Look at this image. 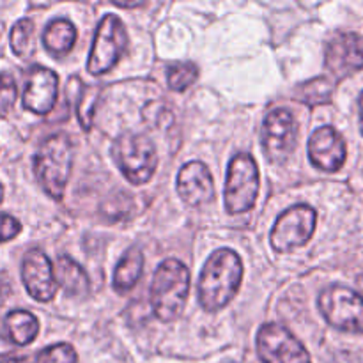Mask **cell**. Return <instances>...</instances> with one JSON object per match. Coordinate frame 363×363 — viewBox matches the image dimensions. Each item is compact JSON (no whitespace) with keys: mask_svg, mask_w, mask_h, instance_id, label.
Returning <instances> with one entry per match:
<instances>
[{"mask_svg":"<svg viewBox=\"0 0 363 363\" xmlns=\"http://www.w3.org/2000/svg\"><path fill=\"white\" fill-rule=\"evenodd\" d=\"M243 280V262L230 248L216 250L199 277V303L206 312H218L236 298Z\"/></svg>","mask_w":363,"mask_h":363,"instance_id":"1","label":"cell"},{"mask_svg":"<svg viewBox=\"0 0 363 363\" xmlns=\"http://www.w3.org/2000/svg\"><path fill=\"white\" fill-rule=\"evenodd\" d=\"M190 294V269L177 259H165L151 284V307L156 319L172 323L183 314Z\"/></svg>","mask_w":363,"mask_h":363,"instance_id":"2","label":"cell"},{"mask_svg":"<svg viewBox=\"0 0 363 363\" xmlns=\"http://www.w3.org/2000/svg\"><path fill=\"white\" fill-rule=\"evenodd\" d=\"M73 169V144L66 133H55L39 145L34 172L39 184L53 201H62Z\"/></svg>","mask_w":363,"mask_h":363,"instance_id":"3","label":"cell"},{"mask_svg":"<svg viewBox=\"0 0 363 363\" xmlns=\"http://www.w3.org/2000/svg\"><path fill=\"white\" fill-rule=\"evenodd\" d=\"M113 162L131 184H145L158 167L156 145L147 135L126 131L112 145Z\"/></svg>","mask_w":363,"mask_h":363,"instance_id":"4","label":"cell"},{"mask_svg":"<svg viewBox=\"0 0 363 363\" xmlns=\"http://www.w3.org/2000/svg\"><path fill=\"white\" fill-rule=\"evenodd\" d=\"M259 167L247 152L234 156L227 169L225 179V209L229 215H243L250 211L259 195Z\"/></svg>","mask_w":363,"mask_h":363,"instance_id":"5","label":"cell"},{"mask_svg":"<svg viewBox=\"0 0 363 363\" xmlns=\"http://www.w3.org/2000/svg\"><path fill=\"white\" fill-rule=\"evenodd\" d=\"M319 311L330 326L347 333H363V298L346 286H330L319 294Z\"/></svg>","mask_w":363,"mask_h":363,"instance_id":"6","label":"cell"},{"mask_svg":"<svg viewBox=\"0 0 363 363\" xmlns=\"http://www.w3.org/2000/svg\"><path fill=\"white\" fill-rule=\"evenodd\" d=\"M128 45L124 23L117 14H106L99 21L89 55L87 71L91 74H105L117 66Z\"/></svg>","mask_w":363,"mask_h":363,"instance_id":"7","label":"cell"},{"mask_svg":"<svg viewBox=\"0 0 363 363\" xmlns=\"http://www.w3.org/2000/svg\"><path fill=\"white\" fill-rule=\"evenodd\" d=\"M315 222H318V213L314 208L307 204L293 206L277 218L269 234L272 247L282 254L303 247L314 236Z\"/></svg>","mask_w":363,"mask_h":363,"instance_id":"8","label":"cell"},{"mask_svg":"<svg viewBox=\"0 0 363 363\" xmlns=\"http://www.w3.org/2000/svg\"><path fill=\"white\" fill-rule=\"evenodd\" d=\"M255 344L262 363H312L303 344L286 326L275 323L261 326Z\"/></svg>","mask_w":363,"mask_h":363,"instance_id":"9","label":"cell"},{"mask_svg":"<svg viewBox=\"0 0 363 363\" xmlns=\"http://www.w3.org/2000/svg\"><path fill=\"white\" fill-rule=\"evenodd\" d=\"M296 145V123L289 110L279 108L266 116L262 149L269 162L284 163Z\"/></svg>","mask_w":363,"mask_h":363,"instance_id":"10","label":"cell"},{"mask_svg":"<svg viewBox=\"0 0 363 363\" xmlns=\"http://www.w3.org/2000/svg\"><path fill=\"white\" fill-rule=\"evenodd\" d=\"M325 66L337 82L363 69V35L340 32L330 39L325 52Z\"/></svg>","mask_w":363,"mask_h":363,"instance_id":"11","label":"cell"},{"mask_svg":"<svg viewBox=\"0 0 363 363\" xmlns=\"http://www.w3.org/2000/svg\"><path fill=\"white\" fill-rule=\"evenodd\" d=\"M59 96V77L45 66H32L25 74L23 108L38 116L52 112Z\"/></svg>","mask_w":363,"mask_h":363,"instance_id":"12","label":"cell"},{"mask_svg":"<svg viewBox=\"0 0 363 363\" xmlns=\"http://www.w3.org/2000/svg\"><path fill=\"white\" fill-rule=\"evenodd\" d=\"M21 279H23L25 289L34 298L35 301L48 303L55 298L57 286L55 275H53V266L45 252L34 250L27 252L21 262Z\"/></svg>","mask_w":363,"mask_h":363,"instance_id":"13","label":"cell"},{"mask_svg":"<svg viewBox=\"0 0 363 363\" xmlns=\"http://www.w3.org/2000/svg\"><path fill=\"white\" fill-rule=\"evenodd\" d=\"M347 149L342 135L332 126L318 128L308 140L311 163L325 172H337L346 163Z\"/></svg>","mask_w":363,"mask_h":363,"instance_id":"14","label":"cell"},{"mask_svg":"<svg viewBox=\"0 0 363 363\" xmlns=\"http://www.w3.org/2000/svg\"><path fill=\"white\" fill-rule=\"evenodd\" d=\"M177 194L186 204L202 206L215 197L213 177L202 162H188L177 174Z\"/></svg>","mask_w":363,"mask_h":363,"instance_id":"15","label":"cell"},{"mask_svg":"<svg viewBox=\"0 0 363 363\" xmlns=\"http://www.w3.org/2000/svg\"><path fill=\"white\" fill-rule=\"evenodd\" d=\"M53 275H55L57 286L62 287L69 296L85 298L89 291H91V282H89L87 273L69 255H60L57 259Z\"/></svg>","mask_w":363,"mask_h":363,"instance_id":"16","label":"cell"},{"mask_svg":"<svg viewBox=\"0 0 363 363\" xmlns=\"http://www.w3.org/2000/svg\"><path fill=\"white\" fill-rule=\"evenodd\" d=\"M39 333V321L27 311H13L4 319L2 335L14 346L34 342Z\"/></svg>","mask_w":363,"mask_h":363,"instance_id":"17","label":"cell"},{"mask_svg":"<svg viewBox=\"0 0 363 363\" xmlns=\"http://www.w3.org/2000/svg\"><path fill=\"white\" fill-rule=\"evenodd\" d=\"M74 43H77V28L66 18L52 20L43 32V45L53 57L67 55L73 50Z\"/></svg>","mask_w":363,"mask_h":363,"instance_id":"18","label":"cell"},{"mask_svg":"<svg viewBox=\"0 0 363 363\" xmlns=\"http://www.w3.org/2000/svg\"><path fill=\"white\" fill-rule=\"evenodd\" d=\"M142 269H144V255L137 247L130 248L113 272V289L117 293H126V291L133 289L142 277Z\"/></svg>","mask_w":363,"mask_h":363,"instance_id":"19","label":"cell"},{"mask_svg":"<svg viewBox=\"0 0 363 363\" xmlns=\"http://www.w3.org/2000/svg\"><path fill=\"white\" fill-rule=\"evenodd\" d=\"M333 91H335V82L330 80L328 77H318L301 84L296 91V98L305 105L318 106L332 101Z\"/></svg>","mask_w":363,"mask_h":363,"instance_id":"20","label":"cell"},{"mask_svg":"<svg viewBox=\"0 0 363 363\" xmlns=\"http://www.w3.org/2000/svg\"><path fill=\"white\" fill-rule=\"evenodd\" d=\"M34 34V23L28 18H23V20L14 23V27L11 28V48H13L14 55L21 57V59L32 57L35 50Z\"/></svg>","mask_w":363,"mask_h":363,"instance_id":"21","label":"cell"},{"mask_svg":"<svg viewBox=\"0 0 363 363\" xmlns=\"http://www.w3.org/2000/svg\"><path fill=\"white\" fill-rule=\"evenodd\" d=\"M99 96H101V89L96 85H85L80 89V98H78V121H80L82 128L89 131L92 128V121L96 116V106H98Z\"/></svg>","mask_w":363,"mask_h":363,"instance_id":"22","label":"cell"},{"mask_svg":"<svg viewBox=\"0 0 363 363\" xmlns=\"http://www.w3.org/2000/svg\"><path fill=\"white\" fill-rule=\"evenodd\" d=\"M199 78V69L191 62H176L167 67V82L172 91H186Z\"/></svg>","mask_w":363,"mask_h":363,"instance_id":"23","label":"cell"},{"mask_svg":"<svg viewBox=\"0 0 363 363\" xmlns=\"http://www.w3.org/2000/svg\"><path fill=\"white\" fill-rule=\"evenodd\" d=\"M78 357L73 346L66 342L55 344V346H48L43 351H39L35 357L34 363H77Z\"/></svg>","mask_w":363,"mask_h":363,"instance_id":"24","label":"cell"},{"mask_svg":"<svg viewBox=\"0 0 363 363\" xmlns=\"http://www.w3.org/2000/svg\"><path fill=\"white\" fill-rule=\"evenodd\" d=\"M18 87L9 73H0V117H6L14 106Z\"/></svg>","mask_w":363,"mask_h":363,"instance_id":"25","label":"cell"},{"mask_svg":"<svg viewBox=\"0 0 363 363\" xmlns=\"http://www.w3.org/2000/svg\"><path fill=\"white\" fill-rule=\"evenodd\" d=\"M21 233V223L11 215H0V243L14 240Z\"/></svg>","mask_w":363,"mask_h":363,"instance_id":"26","label":"cell"},{"mask_svg":"<svg viewBox=\"0 0 363 363\" xmlns=\"http://www.w3.org/2000/svg\"><path fill=\"white\" fill-rule=\"evenodd\" d=\"M0 363H27V358L16 354H0Z\"/></svg>","mask_w":363,"mask_h":363,"instance_id":"27","label":"cell"},{"mask_svg":"<svg viewBox=\"0 0 363 363\" xmlns=\"http://www.w3.org/2000/svg\"><path fill=\"white\" fill-rule=\"evenodd\" d=\"M358 108H360V128L363 135V92L360 94V99H358Z\"/></svg>","mask_w":363,"mask_h":363,"instance_id":"28","label":"cell"},{"mask_svg":"<svg viewBox=\"0 0 363 363\" xmlns=\"http://www.w3.org/2000/svg\"><path fill=\"white\" fill-rule=\"evenodd\" d=\"M2 199H4V188L2 184H0V202H2Z\"/></svg>","mask_w":363,"mask_h":363,"instance_id":"29","label":"cell"}]
</instances>
